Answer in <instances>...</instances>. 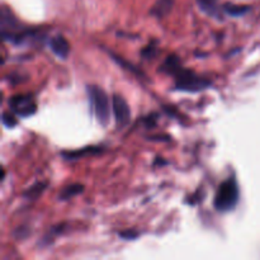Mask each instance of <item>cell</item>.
I'll return each mask as SVG.
<instances>
[{
  "mask_svg": "<svg viewBox=\"0 0 260 260\" xmlns=\"http://www.w3.org/2000/svg\"><path fill=\"white\" fill-rule=\"evenodd\" d=\"M222 9L225 10L226 14L231 15V17H241V15L246 14L250 10V7H248V5H236L231 4V3H226Z\"/></svg>",
  "mask_w": 260,
  "mask_h": 260,
  "instance_id": "cell-13",
  "label": "cell"
},
{
  "mask_svg": "<svg viewBox=\"0 0 260 260\" xmlns=\"http://www.w3.org/2000/svg\"><path fill=\"white\" fill-rule=\"evenodd\" d=\"M47 185L48 184L46 182L35 183V184L30 185V187L28 188L24 193H23V197H24L25 200H29V201L37 200V198H40L41 196L43 194V192L46 190Z\"/></svg>",
  "mask_w": 260,
  "mask_h": 260,
  "instance_id": "cell-11",
  "label": "cell"
},
{
  "mask_svg": "<svg viewBox=\"0 0 260 260\" xmlns=\"http://www.w3.org/2000/svg\"><path fill=\"white\" fill-rule=\"evenodd\" d=\"M118 235L119 238L124 239V240H135L136 238H139L140 234L134 230H128V231H122V233H119Z\"/></svg>",
  "mask_w": 260,
  "mask_h": 260,
  "instance_id": "cell-18",
  "label": "cell"
},
{
  "mask_svg": "<svg viewBox=\"0 0 260 260\" xmlns=\"http://www.w3.org/2000/svg\"><path fill=\"white\" fill-rule=\"evenodd\" d=\"M83 190H84L83 184H80V183H74V184H70V185H68V187L63 188L62 192H61L60 196H58V200L69 201V200H71V198L79 196L80 193H83Z\"/></svg>",
  "mask_w": 260,
  "mask_h": 260,
  "instance_id": "cell-12",
  "label": "cell"
},
{
  "mask_svg": "<svg viewBox=\"0 0 260 260\" xmlns=\"http://www.w3.org/2000/svg\"><path fill=\"white\" fill-rule=\"evenodd\" d=\"M109 55H111V57H113V60L116 61V62L118 63L119 66H122V68H123V69L128 70L129 73H134L135 75H137V76H144V73H140V71L136 69V66L131 65V63H129V62H127V61L124 60V58L119 57V56H116V55H114V53H109Z\"/></svg>",
  "mask_w": 260,
  "mask_h": 260,
  "instance_id": "cell-14",
  "label": "cell"
},
{
  "mask_svg": "<svg viewBox=\"0 0 260 260\" xmlns=\"http://www.w3.org/2000/svg\"><path fill=\"white\" fill-rule=\"evenodd\" d=\"M112 109H113L114 121L118 128H124L131 122V108L126 99L119 94H114L112 98Z\"/></svg>",
  "mask_w": 260,
  "mask_h": 260,
  "instance_id": "cell-6",
  "label": "cell"
},
{
  "mask_svg": "<svg viewBox=\"0 0 260 260\" xmlns=\"http://www.w3.org/2000/svg\"><path fill=\"white\" fill-rule=\"evenodd\" d=\"M2 121H3V124H4L5 127H8V128H13V127L17 126V123H18V121H17V118L14 117V114L9 113V112H3Z\"/></svg>",
  "mask_w": 260,
  "mask_h": 260,
  "instance_id": "cell-16",
  "label": "cell"
},
{
  "mask_svg": "<svg viewBox=\"0 0 260 260\" xmlns=\"http://www.w3.org/2000/svg\"><path fill=\"white\" fill-rule=\"evenodd\" d=\"M0 25H2V36L4 41L13 43V45H23L27 41L38 37V30L28 28L27 25H23L15 18L12 10L5 7V5L2 8Z\"/></svg>",
  "mask_w": 260,
  "mask_h": 260,
  "instance_id": "cell-2",
  "label": "cell"
},
{
  "mask_svg": "<svg viewBox=\"0 0 260 260\" xmlns=\"http://www.w3.org/2000/svg\"><path fill=\"white\" fill-rule=\"evenodd\" d=\"M50 48L58 58L62 60L68 58L70 55V43L63 36H55L51 38Z\"/></svg>",
  "mask_w": 260,
  "mask_h": 260,
  "instance_id": "cell-7",
  "label": "cell"
},
{
  "mask_svg": "<svg viewBox=\"0 0 260 260\" xmlns=\"http://www.w3.org/2000/svg\"><path fill=\"white\" fill-rule=\"evenodd\" d=\"M103 151L102 146H88L84 149L75 150V151H63L61 152V156L66 160H78L85 156H93V155H98Z\"/></svg>",
  "mask_w": 260,
  "mask_h": 260,
  "instance_id": "cell-8",
  "label": "cell"
},
{
  "mask_svg": "<svg viewBox=\"0 0 260 260\" xmlns=\"http://www.w3.org/2000/svg\"><path fill=\"white\" fill-rule=\"evenodd\" d=\"M159 117H160L159 113H151L150 116L145 117V118H144L145 127H146V128H152V127L156 126Z\"/></svg>",
  "mask_w": 260,
  "mask_h": 260,
  "instance_id": "cell-17",
  "label": "cell"
},
{
  "mask_svg": "<svg viewBox=\"0 0 260 260\" xmlns=\"http://www.w3.org/2000/svg\"><path fill=\"white\" fill-rule=\"evenodd\" d=\"M201 10L210 17L221 19V8L218 0H196Z\"/></svg>",
  "mask_w": 260,
  "mask_h": 260,
  "instance_id": "cell-9",
  "label": "cell"
},
{
  "mask_svg": "<svg viewBox=\"0 0 260 260\" xmlns=\"http://www.w3.org/2000/svg\"><path fill=\"white\" fill-rule=\"evenodd\" d=\"M175 0H157L151 9V14L156 18H164L172 10Z\"/></svg>",
  "mask_w": 260,
  "mask_h": 260,
  "instance_id": "cell-10",
  "label": "cell"
},
{
  "mask_svg": "<svg viewBox=\"0 0 260 260\" xmlns=\"http://www.w3.org/2000/svg\"><path fill=\"white\" fill-rule=\"evenodd\" d=\"M161 70L174 78V90L198 93L212 86V81L182 66L177 55H170L161 65Z\"/></svg>",
  "mask_w": 260,
  "mask_h": 260,
  "instance_id": "cell-1",
  "label": "cell"
},
{
  "mask_svg": "<svg viewBox=\"0 0 260 260\" xmlns=\"http://www.w3.org/2000/svg\"><path fill=\"white\" fill-rule=\"evenodd\" d=\"M157 53V42L156 41H154V42L150 43L147 47H145L144 50L141 51V56L144 58H146V60H149V58H152Z\"/></svg>",
  "mask_w": 260,
  "mask_h": 260,
  "instance_id": "cell-15",
  "label": "cell"
},
{
  "mask_svg": "<svg viewBox=\"0 0 260 260\" xmlns=\"http://www.w3.org/2000/svg\"><path fill=\"white\" fill-rule=\"evenodd\" d=\"M9 108L15 116L28 118L37 112V103L29 94H19L9 99Z\"/></svg>",
  "mask_w": 260,
  "mask_h": 260,
  "instance_id": "cell-5",
  "label": "cell"
},
{
  "mask_svg": "<svg viewBox=\"0 0 260 260\" xmlns=\"http://www.w3.org/2000/svg\"><path fill=\"white\" fill-rule=\"evenodd\" d=\"M240 198L239 185L235 177H230L222 182L216 192L213 206L218 212H230L235 210Z\"/></svg>",
  "mask_w": 260,
  "mask_h": 260,
  "instance_id": "cell-4",
  "label": "cell"
},
{
  "mask_svg": "<svg viewBox=\"0 0 260 260\" xmlns=\"http://www.w3.org/2000/svg\"><path fill=\"white\" fill-rule=\"evenodd\" d=\"M86 94H88L89 107H90V112L93 113L94 118L98 121L101 126H108L111 122L112 111H113L111 109L112 104L108 94L98 85H88Z\"/></svg>",
  "mask_w": 260,
  "mask_h": 260,
  "instance_id": "cell-3",
  "label": "cell"
}]
</instances>
